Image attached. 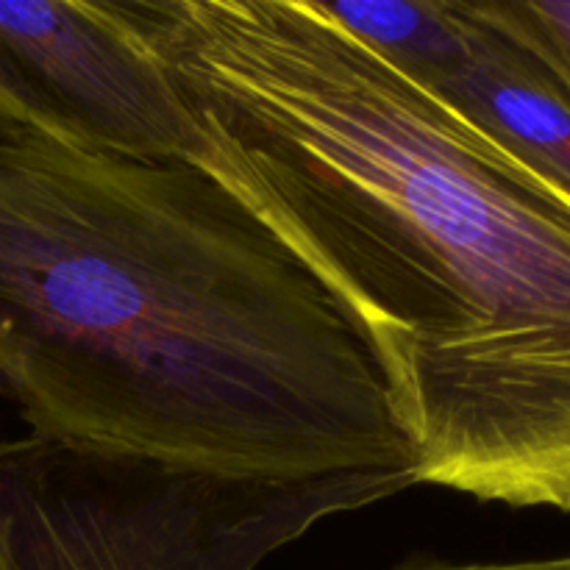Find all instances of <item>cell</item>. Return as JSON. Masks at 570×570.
Instances as JSON below:
<instances>
[{
    "mask_svg": "<svg viewBox=\"0 0 570 570\" xmlns=\"http://www.w3.org/2000/svg\"><path fill=\"white\" fill-rule=\"evenodd\" d=\"M365 334L417 484L570 512V193L317 0H115Z\"/></svg>",
    "mask_w": 570,
    "mask_h": 570,
    "instance_id": "obj_1",
    "label": "cell"
},
{
    "mask_svg": "<svg viewBox=\"0 0 570 570\" xmlns=\"http://www.w3.org/2000/svg\"><path fill=\"white\" fill-rule=\"evenodd\" d=\"M0 393L33 438L176 471L412 473L365 334L262 217L193 161L76 142L3 83Z\"/></svg>",
    "mask_w": 570,
    "mask_h": 570,
    "instance_id": "obj_2",
    "label": "cell"
},
{
    "mask_svg": "<svg viewBox=\"0 0 570 570\" xmlns=\"http://www.w3.org/2000/svg\"><path fill=\"white\" fill-rule=\"evenodd\" d=\"M410 488V471L239 482L28 434L0 443V546L6 570H256Z\"/></svg>",
    "mask_w": 570,
    "mask_h": 570,
    "instance_id": "obj_3",
    "label": "cell"
},
{
    "mask_svg": "<svg viewBox=\"0 0 570 570\" xmlns=\"http://www.w3.org/2000/svg\"><path fill=\"white\" fill-rule=\"evenodd\" d=\"M0 83L76 142L198 165V126L115 0H0Z\"/></svg>",
    "mask_w": 570,
    "mask_h": 570,
    "instance_id": "obj_4",
    "label": "cell"
},
{
    "mask_svg": "<svg viewBox=\"0 0 570 570\" xmlns=\"http://www.w3.org/2000/svg\"><path fill=\"white\" fill-rule=\"evenodd\" d=\"M440 6L443 28L406 70L570 193V89L484 11L482 0Z\"/></svg>",
    "mask_w": 570,
    "mask_h": 570,
    "instance_id": "obj_5",
    "label": "cell"
},
{
    "mask_svg": "<svg viewBox=\"0 0 570 570\" xmlns=\"http://www.w3.org/2000/svg\"><path fill=\"white\" fill-rule=\"evenodd\" d=\"M482 6L570 89V0H482Z\"/></svg>",
    "mask_w": 570,
    "mask_h": 570,
    "instance_id": "obj_6",
    "label": "cell"
},
{
    "mask_svg": "<svg viewBox=\"0 0 570 570\" xmlns=\"http://www.w3.org/2000/svg\"><path fill=\"white\" fill-rule=\"evenodd\" d=\"M399 570H570V554L518 562H468V566H451V562H412V566H404Z\"/></svg>",
    "mask_w": 570,
    "mask_h": 570,
    "instance_id": "obj_7",
    "label": "cell"
},
{
    "mask_svg": "<svg viewBox=\"0 0 570 570\" xmlns=\"http://www.w3.org/2000/svg\"><path fill=\"white\" fill-rule=\"evenodd\" d=\"M0 570H6V562H3V546H0Z\"/></svg>",
    "mask_w": 570,
    "mask_h": 570,
    "instance_id": "obj_8",
    "label": "cell"
}]
</instances>
